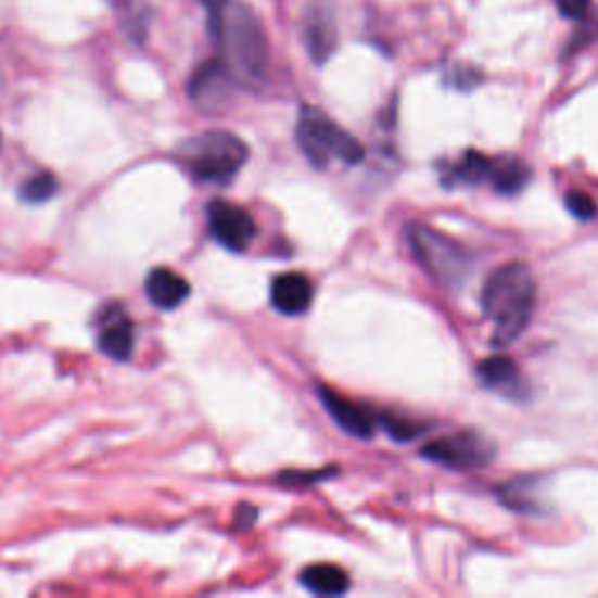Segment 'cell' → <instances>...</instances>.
<instances>
[{
  "label": "cell",
  "mask_w": 598,
  "mask_h": 598,
  "mask_svg": "<svg viewBox=\"0 0 598 598\" xmlns=\"http://www.w3.org/2000/svg\"><path fill=\"white\" fill-rule=\"evenodd\" d=\"M211 36L220 44V61L241 87L265 80L269 50L255 12L243 3H227L216 17H208Z\"/></svg>",
  "instance_id": "cell-1"
},
{
  "label": "cell",
  "mask_w": 598,
  "mask_h": 598,
  "mask_svg": "<svg viewBox=\"0 0 598 598\" xmlns=\"http://www.w3.org/2000/svg\"><path fill=\"white\" fill-rule=\"evenodd\" d=\"M538 297L533 273L526 265L508 263L488 276L482 290V309L494 323V344L508 346L531 323Z\"/></svg>",
  "instance_id": "cell-2"
},
{
  "label": "cell",
  "mask_w": 598,
  "mask_h": 598,
  "mask_svg": "<svg viewBox=\"0 0 598 598\" xmlns=\"http://www.w3.org/2000/svg\"><path fill=\"white\" fill-rule=\"evenodd\" d=\"M176 155L194 180L227 186L249 162V145L229 131H204L182 141Z\"/></svg>",
  "instance_id": "cell-3"
},
{
  "label": "cell",
  "mask_w": 598,
  "mask_h": 598,
  "mask_svg": "<svg viewBox=\"0 0 598 598\" xmlns=\"http://www.w3.org/2000/svg\"><path fill=\"white\" fill-rule=\"evenodd\" d=\"M407 243L421 269L442 288H458L472 271V255L451 237L437 232L431 225L411 222Z\"/></svg>",
  "instance_id": "cell-4"
},
{
  "label": "cell",
  "mask_w": 598,
  "mask_h": 598,
  "mask_svg": "<svg viewBox=\"0 0 598 598\" xmlns=\"http://www.w3.org/2000/svg\"><path fill=\"white\" fill-rule=\"evenodd\" d=\"M297 143L316 168L332 166L342 162L346 166L358 164L365 157V148L356 136H351L346 129L336 125L326 113H320L311 105H304L297 122Z\"/></svg>",
  "instance_id": "cell-5"
},
{
  "label": "cell",
  "mask_w": 598,
  "mask_h": 598,
  "mask_svg": "<svg viewBox=\"0 0 598 598\" xmlns=\"http://www.w3.org/2000/svg\"><path fill=\"white\" fill-rule=\"evenodd\" d=\"M496 447L480 433H458L428 442L421 449L425 461L449 470H482L494 461Z\"/></svg>",
  "instance_id": "cell-6"
},
{
  "label": "cell",
  "mask_w": 598,
  "mask_h": 598,
  "mask_svg": "<svg viewBox=\"0 0 598 598\" xmlns=\"http://www.w3.org/2000/svg\"><path fill=\"white\" fill-rule=\"evenodd\" d=\"M206 218L211 237L227 251H245L257 234V225L251 213L239 204L225 202V199H216V202L208 204Z\"/></svg>",
  "instance_id": "cell-7"
},
{
  "label": "cell",
  "mask_w": 598,
  "mask_h": 598,
  "mask_svg": "<svg viewBox=\"0 0 598 598\" xmlns=\"http://www.w3.org/2000/svg\"><path fill=\"white\" fill-rule=\"evenodd\" d=\"M237 80L232 78V73L227 71V66L218 59H211L206 64L199 68L192 80H190V99L199 105V109L206 113H218L225 105L232 101Z\"/></svg>",
  "instance_id": "cell-8"
},
{
  "label": "cell",
  "mask_w": 598,
  "mask_h": 598,
  "mask_svg": "<svg viewBox=\"0 0 598 598\" xmlns=\"http://www.w3.org/2000/svg\"><path fill=\"white\" fill-rule=\"evenodd\" d=\"M302 34L316 64L328 61L336 48V24L328 3H311L304 12Z\"/></svg>",
  "instance_id": "cell-9"
},
{
  "label": "cell",
  "mask_w": 598,
  "mask_h": 598,
  "mask_svg": "<svg viewBox=\"0 0 598 598\" xmlns=\"http://www.w3.org/2000/svg\"><path fill=\"white\" fill-rule=\"evenodd\" d=\"M269 297L273 309L283 316H304L311 309L314 283L304 273L290 271L276 276L271 281Z\"/></svg>",
  "instance_id": "cell-10"
},
{
  "label": "cell",
  "mask_w": 598,
  "mask_h": 598,
  "mask_svg": "<svg viewBox=\"0 0 598 598\" xmlns=\"http://www.w3.org/2000/svg\"><path fill=\"white\" fill-rule=\"evenodd\" d=\"M318 397H320V403L326 405L332 421L340 425L344 433L360 437V440H370L374 435V428H377L374 419L365 407L346 400V397H342L340 393H334L332 389H326V386L318 389Z\"/></svg>",
  "instance_id": "cell-11"
},
{
  "label": "cell",
  "mask_w": 598,
  "mask_h": 598,
  "mask_svg": "<svg viewBox=\"0 0 598 598\" xmlns=\"http://www.w3.org/2000/svg\"><path fill=\"white\" fill-rule=\"evenodd\" d=\"M133 323L119 306H113L109 316H101L99 348L113 360H129L133 354Z\"/></svg>",
  "instance_id": "cell-12"
},
{
  "label": "cell",
  "mask_w": 598,
  "mask_h": 598,
  "mask_svg": "<svg viewBox=\"0 0 598 598\" xmlns=\"http://www.w3.org/2000/svg\"><path fill=\"white\" fill-rule=\"evenodd\" d=\"M478 377L486 389L496 391L505 397H512V400H521L526 397V381L521 377L519 367L514 360L505 356H491L478 365Z\"/></svg>",
  "instance_id": "cell-13"
},
{
  "label": "cell",
  "mask_w": 598,
  "mask_h": 598,
  "mask_svg": "<svg viewBox=\"0 0 598 598\" xmlns=\"http://www.w3.org/2000/svg\"><path fill=\"white\" fill-rule=\"evenodd\" d=\"M145 295L157 309H176L190 297V283L174 269L157 267L148 273Z\"/></svg>",
  "instance_id": "cell-14"
},
{
  "label": "cell",
  "mask_w": 598,
  "mask_h": 598,
  "mask_svg": "<svg viewBox=\"0 0 598 598\" xmlns=\"http://www.w3.org/2000/svg\"><path fill=\"white\" fill-rule=\"evenodd\" d=\"M300 582L311 594H318V596H342L351 585L348 575L340 569V565H332V563L309 565V569L300 575Z\"/></svg>",
  "instance_id": "cell-15"
},
{
  "label": "cell",
  "mask_w": 598,
  "mask_h": 598,
  "mask_svg": "<svg viewBox=\"0 0 598 598\" xmlns=\"http://www.w3.org/2000/svg\"><path fill=\"white\" fill-rule=\"evenodd\" d=\"M491 186L500 194H517L529 186L531 180V166L524 160L508 157V160H494V168H491Z\"/></svg>",
  "instance_id": "cell-16"
},
{
  "label": "cell",
  "mask_w": 598,
  "mask_h": 598,
  "mask_svg": "<svg viewBox=\"0 0 598 598\" xmlns=\"http://www.w3.org/2000/svg\"><path fill=\"white\" fill-rule=\"evenodd\" d=\"M494 160L482 155V152H466L461 162H456L449 168V176L444 178L447 186H480V182L491 178Z\"/></svg>",
  "instance_id": "cell-17"
},
{
  "label": "cell",
  "mask_w": 598,
  "mask_h": 598,
  "mask_svg": "<svg viewBox=\"0 0 598 598\" xmlns=\"http://www.w3.org/2000/svg\"><path fill=\"white\" fill-rule=\"evenodd\" d=\"M500 500L508 505L510 510H517V512H538V496H535V484L533 480H514V482H508L502 484V488L498 491Z\"/></svg>",
  "instance_id": "cell-18"
},
{
  "label": "cell",
  "mask_w": 598,
  "mask_h": 598,
  "mask_svg": "<svg viewBox=\"0 0 598 598\" xmlns=\"http://www.w3.org/2000/svg\"><path fill=\"white\" fill-rule=\"evenodd\" d=\"M56 192V178L48 171H40L34 178H28L22 186V199L26 204H42L52 199Z\"/></svg>",
  "instance_id": "cell-19"
},
{
  "label": "cell",
  "mask_w": 598,
  "mask_h": 598,
  "mask_svg": "<svg viewBox=\"0 0 598 598\" xmlns=\"http://www.w3.org/2000/svg\"><path fill=\"white\" fill-rule=\"evenodd\" d=\"M565 208H569L577 220H594L596 218V204L594 199L585 192H569L565 194Z\"/></svg>",
  "instance_id": "cell-20"
},
{
  "label": "cell",
  "mask_w": 598,
  "mask_h": 598,
  "mask_svg": "<svg viewBox=\"0 0 598 598\" xmlns=\"http://www.w3.org/2000/svg\"><path fill=\"white\" fill-rule=\"evenodd\" d=\"M381 423H383V431H386L397 442H409V440H413L421 433L419 423L400 419V417H386Z\"/></svg>",
  "instance_id": "cell-21"
},
{
  "label": "cell",
  "mask_w": 598,
  "mask_h": 598,
  "mask_svg": "<svg viewBox=\"0 0 598 598\" xmlns=\"http://www.w3.org/2000/svg\"><path fill=\"white\" fill-rule=\"evenodd\" d=\"M557 10L565 20H587L591 10V0H555Z\"/></svg>",
  "instance_id": "cell-22"
},
{
  "label": "cell",
  "mask_w": 598,
  "mask_h": 598,
  "mask_svg": "<svg viewBox=\"0 0 598 598\" xmlns=\"http://www.w3.org/2000/svg\"><path fill=\"white\" fill-rule=\"evenodd\" d=\"M255 514H257V512H255L253 508H249V505H243V508L239 510L237 524H239V526H243V529H245V526H251V524H253V521H255Z\"/></svg>",
  "instance_id": "cell-23"
},
{
  "label": "cell",
  "mask_w": 598,
  "mask_h": 598,
  "mask_svg": "<svg viewBox=\"0 0 598 598\" xmlns=\"http://www.w3.org/2000/svg\"><path fill=\"white\" fill-rule=\"evenodd\" d=\"M199 3H202L208 10L211 17H216V14L229 3V0H199Z\"/></svg>",
  "instance_id": "cell-24"
}]
</instances>
